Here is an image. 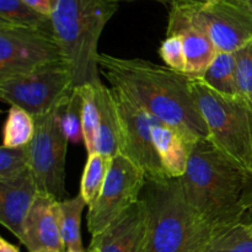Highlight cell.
<instances>
[{
	"label": "cell",
	"instance_id": "obj_1",
	"mask_svg": "<svg viewBox=\"0 0 252 252\" xmlns=\"http://www.w3.org/2000/svg\"><path fill=\"white\" fill-rule=\"evenodd\" d=\"M100 73L164 125L179 130L192 143L208 140V128L192 95L189 79L167 66L144 59L98 56Z\"/></svg>",
	"mask_w": 252,
	"mask_h": 252
},
{
	"label": "cell",
	"instance_id": "obj_2",
	"mask_svg": "<svg viewBox=\"0 0 252 252\" xmlns=\"http://www.w3.org/2000/svg\"><path fill=\"white\" fill-rule=\"evenodd\" d=\"M245 179L246 172L208 140H198L179 180L191 208L214 229H221L248 221L241 204Z\"/></svg>",
	"mask_w": 252,
	"mask_h": 252
},
{
	"label": "cell",
	"instance_id": "obj_3",
	"mask_svg": "<svg viewBox=\"0 0 252 252\" xmlns=\"http://www.w3.org/2000/svg\"><path fill=\"white\" fill-rule=\"evenodd\" d=\"M140 198L148 211L144 252H206L218 229L187 203L179 179L147 181Z\"/></svg>",
	"mask_w": 252,
	"mask_h": 252
},
{
	"label": "cell",
	"instance_id": "obj_4",
	"mask_svg": "<svg viewBox=\"0 0 252 252\" xmlns=\"http://www.w3.org/2000/svg\"><path fill=\"white\" fill-rule=\"evenodd\" d=\"M118 10L113 0H58L51 19L62 58L73 76L74 88L97 85L98 41Z\"/></svg>",
	"mask_w": 252,
	"mask_h": 252
},
{
	"label": "cell",
	"instance_id": "obj_5",
	"mask_svg": "<svg viewBox=\"0 0 252 252\" xmlns=\"http://www.w3.org/2000/svg\"><path fill=\"white\" fill-rule=\"evenodd\" d=\"M192 95L208 128V142L235 166L252 172V106L244 96H226L201 78L189 79Z\"/></svg>",
	"mask_w": 252,
	"mask_h": 252
},
{
	"label": "cell",
	"instance_id": "obj_6",
	"mask_svg": "<svg viewBox=\"0 0 252 252\" xmlns=\"http://www.w3.org/2000/svg\"><path fill=\"white\" fill-rule=\"evenodd\" d=\"M73 89V76L63 61L0 79L2 102L22 108L34 120L53 111Z\"/></svg>",
	"mask_w": 252,
	"mask_h": 252
},
{
	"label": "cell",
	"instance_id": "obj_7",
	"mask_svg": "<svg viewBox=\"0 0 252 252\" xmlns=\"http://www.w3.org/2000/svg\"><path fill=\"white\" fill-rule=\"evenodd\" d=\"M68 97L48 115L34 120L36 132L29 144L30 170L38 191L52 194L59 201L66 199L65 196H68L65 191V158L69 140L63 126V113Z\"/></svg>",
	"mask_w": 252,
	"mask_h": 252
},
{
	"label": "cell",
	"instance_id": "obj_8",
	"mask_svg": "<svg viewBox=\"0 0 252 252\" xmlns=\"http://www.w3.org/2000/svg\"><path fill=\"white\" fill-rule=\"evenodd\" d=\"M111 91L120 126V154L139 167L147 181L170 180L165 174L153 142L152 126L157 118L120 89L111 86Z\"/></svg>",
	"mask_w": 252,
	"mask_h": 252
},
{
	"label": "cell",
	"instance_id": "obj_9",
	"mask_svg": "<svg viewBox=\"0 0 252 252\" xmlns=\"http://www.w3.org/2000/svg\"><path fill=\"white\" fill-rule=\"evenodd\" d=\"M147 179L139 167L118 154L111 160L97 201L89 208L88 229L93 236L102 233L121 214L140 199Z\"/></svg>",
	"mask_w": 252,
	"mask_h": 252
},
{
	"label": "cell",
	"instance_id": "obj_10",
	"mask_svg": "<svg viewBox=\"0 0 252 252\" xmlns=\"http://www.w3.org/2000/svg\"><path fill=\"white\" fill-rule=\"evenodd\" d=\"M63 61L53 33L0 22V79Z\"/></svg>",
	"mask_w": 252,
	"mask_h": 252
},
{
	"label": "cell",
	"instance_id": "obj_11",
	"mask_svg": "<svg viewBox=\"0 0 252 252\" xmlns=\"http://www.w3.org/2000/svg\"><path fill=\"white\" fill-rule=\"evenodd\" d=\"M218 52L235 53L252 41V10L244 0H187Z\"/></svg>",
	"mask_w": 252,
	"mask_h": 252
},
{
	"label": "cell",
	"instance_id": "obj_12",
	"mask_svg": "<svg viewBox=\"0 0 252 252\" xmlns=\"http://www.w3.org/2000/svg\"><path fill=\"white\" fill-rule=\"evenodd\" d=\"M166 34L181 37L186 57V75L202 78L218 51L194 17L187 0H170Z\"/></svg>",
	"mask_w": 252,
	"mask_h": 252
},
{
	"label": "cell",
	"instance_id": "obj_13",
	"mask_svg": "<svg viewBox=\"0 0 252 252\" xmlns=\"http://www.w3.org/2000/svg\"><path fill=\"white\" fill-rule=\"evenodd\" d=\"M59 199L52 194L38 192L25 224L22 245L29 252H64L61 225Z\"/></svg>",
	"mask_w": 252,
	"mask_h": 252
},
{
	"label": "cell",
	"instance_id": "obj_14",
	"mask_svg": "<svg viewBox=\"0 0 252 252\" xmlns=\"http://www.w3.org/2000/svg\"><path fill=\"white\" fill-rule=\"evenodd\" d=\"M147 229V206L140 198L102 233L93 236L90 248L100 252H144Z\"/></svg>",
	"mask_w": 252,
	"mask_h": 252
},
{
	"label": "cell",
	"instance_id": "obj_15",
	"mask_svg": "<svg viewBox=\"0 0 252 252\" xmlns=\"http://www.w3.org/2000/svg\"><path fill=\"white\" fill-rule=\"evenodd\" d=\"M38 192L30 169L12 179L0 180V223L21 244L27 216Z\"/></svg>",
	"mask_w": 252,
	"mask_h": 252
},
{
	"label": "cell",
	"instance_id": "obj_16",
	"mask_svg": "<svg viewBox=\"0 0 252 252\" xmlns=\"http://www.w3.org/2000/svg\"><path fill=\"white\" fill-rule=\"evenodd\" d=\"M152 135L166 176L170 180L182 177L194 143L189 142L179 130L158 120L153 122Z\"/></svg>",
	"mask_w": 252,
	"mask_h": 252
},
{
	"label": "cell",
	"instance_id": "obj_17",
	"mask_svg": "<svg viewBox=\"0 0 252 252\" xmlns=\"http://www.w3.org/2000/svg\"><path fill=\"white\" fill-rule=\"evenodd\" d=\"M96 101L98 108V126L95 140V152L108 159H113L121 153L120 126L112 98L111 88L98 83L95 85Z\"/></svg>",
	"mask_w": 252,
	"mask_h": 252
},
{
	"label": "cell",
	"instance_id": "obj_18",
	"mask_svg": "<svg viewBox=\"0 0 252 252\" xmlns=\"http://www.w3.org/2000/svg\"><path fill=\"white\" fill-rule=\"evenodd\" d=\"M201 79L217 93L226 96H243L239 88L236 59L234 53L218 52Z\"/></svg>",
	"mask_w": 252,
	"mask_h": 252
},
{
	"label": "cell",
	"instance_id": "obj_19",
	"mask_svg": "<svg viewBox=\"0 0 252 252\" xmlns=\"http://www.w3.org/2000/svg\"><path fill=\"white\" fill-rule=\"evenodd\" d=\"M88 206L81 193L59 202V225L65 250L84 252L81 239V216Z\"/></svg>",
	"mask_w": 252,
	"mask_h": 252
},
{
	"label": "cell",
	"instance_id": "obj_20",
	"mask_svg": "<svg viewBox=\"0 0 252 252\" xmlns=\"http://www.w3.org/2000/svg\"><path fill=\"white\" fill-rule=\"evenodd\" d=\"M0 22L54 34L51 17L34 10L24 0H0Z\"/></svg>",
	"mask_w": 252,
	"mask_h": 252
},
{
	"label": "cell",
	"instance_id": "obj_21",
	"mask_svg": "<svg viewBox=\"0 0 252 252\" xmlns=\"http://www.w3.org/2000/svg\"><path fill=\"white\" fill-rule=\"evenodd\" d=\"M36 132V121L25 110L10 106L4 126L2 145L6 148H24L32 142Z\"/></svg>",
	"mask_w": 252,
	"mask_h": 252
},
{
	"label": "cell",
	"instance_id": "obj_22",
	"mask_svg": "<svg viewBox=\"0 0 252 252\" xmlns=\"http://www.w3.org/2000/svg\"><path fill=\"white\" fill-rule=\"evenodd\" d=\"M206 252H252V225L240 221L235 225L218 229Z\"/></svg>",
	"mask_w": 252,
	"mask_h": 252
},
{
	"label": "cell",
	"instance_id": "obj_23",
	"mask_svg": "<svg viewBox=\"0 0 252 252\" xmlns=\"http://www.w3.org/2000/svg\"><path fill=\"white\" fill-rule=\"evenodd\" d=\"M111 160L112 159H108L98 153L88 155V160L81 176L80 193L88 203L89 208L95 204L102 191Z\"/></svg>",
	"mask_w": 252,
	"mask_h": 252
},
{
	"label": "cell",
	"instance_id": "obj_24",
	"mask_svg": "<svg viewBox=\"0 0 252 252\" xmlns=\"http://www.w3.org/2000/svg\"><path fill=\"white\" fill-rule=\"evenodd\" d=\"M83 96V138L86 153L95 152V140L98 126V108L95 85L86 84L78 86Z\"/></svg>",
	"mask_w": 252,
	"mask_h": 252
},
{
	"label": "cell",
	"instance_id": "obj_25",
	"mask_svg": "<svg viewBox=\"0 0 252 252\" xmlns=\"http://www.w3.org/2000/svg\"><path fill=\"white\" fill-rule=\"evenodd\" d=\"M63 126L70 143H79L83 138V96L80 89L74 88L66 100L63 113Z\"/></svg>",
	"mask_w": 252,
	"mask_h": 252
},
{
	"label": "cell",
	"instance_id": "obj_26",
	"mask_svg": "<svg viewBox=\"0 0 252 252\" xmlns=\"http://www.w3.org/2000/svg\"><path fill=\"white\" fill-rule=\"evenodd\" d=\"M30 169L29 145L24 148H0V180H9Z\"/></svg>",
	"mask_w": 252,
	"mask_h": 252
},
{
	"label": "cell",
	"instance_id": "obj_27",
	"mask_svg": "<svg viewBox=\"0 0 252 252\" xmlns=\"http://www.w3.org/2000/svg\"><path fill=\"white\" fill-rule=\"evenodd\" d=\"M159 53L167 68L177 73L186 74V57L181 37L177 34H166V38L160 46Z\"/></svg>",
	"mask_w": 252,
	"mask_h": 252
},
{
	"label": "cell",
	"instance_id": "obj_28",
	"mask_svg": "<svg viewBox=\"0 0 252 252\" xmlns=\"http://www.w3.org/2000/svg\"><path fill=\"white\" fill-rule=\"evenodd\" d=\"M234 54L240 93L252 106V41Z\"/></svg>",
	"mask_w": 252,
	"mask_h": 252
},
{
	"label": "cell",
	"instance_id": "obj_29",
	"mask_svg": "<svg viewBox=\"0 0 252 252\" xmlns=\"http://www.w3.org/2000/svg\"><path fill=\"white\" fill-rule=\"evenodd\" d=\"M241 204L248 214V221H252V172L246 174L245 186H244Z\"/></svg>",
	"mask_w": 252,
	"mask_h": 252
},
{
	"label": "cell",
	"instance_id": "obj_30",
	"mask_svg": "<svg viewBox=\"0 0 252 252\" xmlns=\"http://www.w3.org/2000/svg\"><path fill=\"white\" fill-rule=\"evenodd\" d=\"M24 1L31 7H33L34 10L41 12V14L51 17L52 12L56 9L58 0H24Z\"/></svg>",
	"mask_w": 252,
	"mask_h": 252
},
{
	"label": "cell",
	"instance_id": "obj_31",
	"mask_svg": "<svg viewBox=\"0 0 252 252\" xmlns=\"http://www.w3.org/2000/svg\"><path fill=\"white\" fill-rule=\"evenodd\" d=\"M0 252H20V250L5 239H0Z\"/></svg>",
	"mask_w": 252,
	"mask_h": 252
},
{
	"label": "cell",
	"instance_id": "obj_32",
	"mask_svg": "<svg viewBox=\"0 0 252 252\" xmlns=\"http://www.w3.org/2000/svg\"><path fill=\"white\" fill-rule=\"evenodd\" d=\"M113 1H116V2H121V1H135V0H113ZM154 1H159V2H161V4H164V5H166V6H169L170 0H154Z\"/></svg>",
	"mask_w": 252,
	"mask_h": 252
},
{
	"label": "cell",
	"instance_id": "obj_33",
	"mask_svg": "<svg viewBox=\"0 0 252 252\" xmlns=\"http://www.w3.org/2000/svg\"><path fill=\"white\" fill-rule=\"evenodd\" d=\"M64 252H75V251H68V250H65ZM84 252H100V251H98V249H96V248H89L88 251H84Z\"/></svg>",
	"mask_w": 252,
	"mask_h": 252
},
{
	"label": "cell",
	"instance_id": "obj_34",
	"mask_svg": "<svg viewBox=\"0 0 252 252\" xmlns=\"http://www.w3.org/2000/svg\"><path fill=\"white\" fill-rule=\"evenodd\" d=\"M244 1H245L246 4H248L249 6H250V9L252 10V0H244Z\"/></svg>",
	"mask_w": 252,
	"mask_h": 252
},
{
	"label": "cell",
	"instance_id": "obj_35",
	"mask_svg": "<svg viewBox=\"0 0 252 252\" xmlns=\"http://www.w3.org/2000/svg\"><path fill=\"white\" fill-rule=\"evenodd\" d=\"M250 223H251V225H252V221H250Z\"/></svg>",
	"mask_w": 252,
	"mask_h": 252
}]
</instances>
